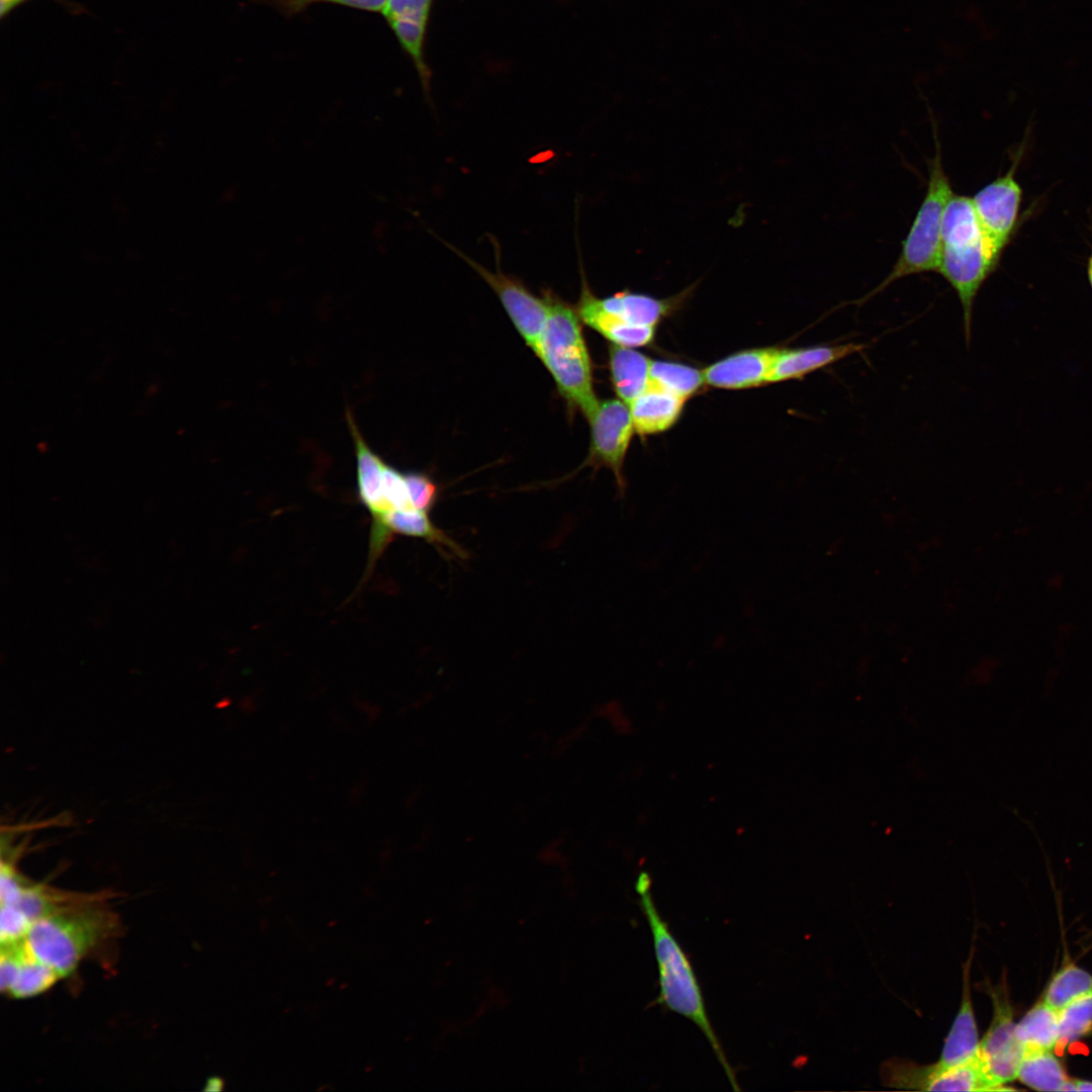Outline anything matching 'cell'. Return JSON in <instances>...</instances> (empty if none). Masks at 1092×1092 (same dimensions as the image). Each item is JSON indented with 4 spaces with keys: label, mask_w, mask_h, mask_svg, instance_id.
I'll list each match as a JSON object with an SVG mask.
<instances>
[{
    "label": "cell",
    "mask_w": 1092,
    "mask_h": 1092,
    "mask_svg": "<svg viewBox=\"0 0 1092 1092\" xmlns=\"http://www.w3.org/2000/svg\"><path fill=\"white\" fill-rule=\"evenodd\" d=\"M866 348L867 345L863 343L848 342L806 348L777 349L768 382L800 379L816 370L860 353Z\"/></svg>",
    "instance_id": "12"
},
{
    "label": "cell",
    "mask_w": 1092,
    "mask_h": 1092,
    "mask_svg": "<svg viewBox=\"0 0 1092 1092\" xmlns=\"http://www.w3.org/2000/svg\"><path fill=\"white\" fill-rule=\"evenodd\" d=\"M679 297L659 299L642 293L621 291L600 298V302L606 310L630 325L654 328L672 309Z\"/></svg>",
    "instance_id": "19"
},
{
    "label": "cell",
    "mask_w": 1092,
    "mask_h": 1092,
    "mask_svg": "<svg viewBox=\"0 0 1092 1092\" xmlns=\"http://www.w3.org/2000/svg\"><path fill=\"white\" fill-rule=\"evenodd\" d=\"M650 381L686 399L705 383L704 373L684 364L651 361Z\"/></svg>",
    "instance_id": "23"
},
{
    "label": "cell",
    "mask_w": 1092,
    "mask_h": 1092,
    "mask_svg": "<svg viewBox=\"0 0 1092 1092\" xmlns=\"http://www.w3.org/2000/svg\"><path fill=\"white\" fill-rule=\"evenodd\" d=\"M577 313L588 327L593 328L615 345L639 347L648 344L654 336V328L637 327L628 324L620 316L606 310L583 279Z\"/></svg>",
    "instance_id": "16"
},
{
    "label": "cell",
    "mask_w": 1092,
    "mask_h": 1092,
    "mask_svg": "<svg viewBox=\"0 0 1092 1092\" xmlns=\"http://www.w3.org/2000/svg\"><path fill=\"white\" fill-rule=\"evenodd\" d=\"M1075 1091H1092V1082L1073 1080Z\"/></svg>",
    "instance_id": "30"
},
{
    "label": "cell",
    "mask_w": 1092,
    "mask_h": 1092,
    "mask_svg": "<svg viewBox=\"0 0 1092 1092\" xmlns=\"http://www.w3.org/2000/svg\"><path fill=\"white\" fill-rule=\"evenodd\" d=\"M61 976L39 962L29 949L25 936L1 943V990L13 998L25 999L52 988Z\"/></svg>",
    "instance_id": "11"
},
{
    "label": "cell",
    "mask_w": 1092,
    "mask_h": 1092,
    "mask_svg": "<svg viewBox=\"0 0 1092 1092\" xmlns=\"http://www.w3.org/2000/svg\"><path fill=\"white\" fill-rule=\"evenodd\" d=\"M1086 272H1087V279H1088L1089 285H1090V287L1092 289V246H1091L1090 255H1089V257L1087 259Z\"/></svg>",
    "instance_id": "31"
},
{
    "label": "cell",
    "mask_w": 1092,
    "mask_h": 1092,
    "mask_svg": "<svg viewBox=\"0 0 1092 1092\" xmlns=\"http://www.w3.org/2000/svg\"><path fill=\"white\" fill-rule=\"evenodd\" d=\"M588 421L592 426L590 460L613 471L617 486L623 494V464L635 430L630 407L621 399H607L599 403Z\"/></svg>",
    "instance_id": "10"
},
{
    "label": "cell",
    "mask_w": 1092,
    "mask_h": 1092,
    "mask_svg": "<svg viewBox=\"0 0 1092 1092\" xmlns=\"http://www.w3.org/2000/svg\"><path fill=\"white\" fill-rule=\"evenodd\" d=\"M685 400L650 381L629 404L635 431L647 435L667 430L678 419Z\"/></svg>",
    "instance_id": "17"
},
{
    "label": "cell",
    "mask_w": 1092,
    "mask_h": 1092,
    "mask_svg": "<svg viewBox=\"0 0 1092 1092\" xmlns=\"http://www.w3.org/2000/svg\"><path fill=\"white\" fill-rule=\"evenodd\" d=\"M1015 1035L1024 1050L1052 1051L1059 1040L1058 1011L1039 1002L1015 1025Z\"/></svg>",
    "instance_id": "20"
},
{
    "label": "cell",
    "mask_w": 1092,
    "mask_h": 1092,
    "mask_svg": "<svg viewBox=\"0 0 1092 1092\" xmlns=\"http://www.w3.org/2000/svg\"><path fill=\"white\" fill-rule=\"evenodd\" d=\"M973 950L963 966V992L959 1011L944 1040L938 1059L944 1065L957 1066L972 1061L979 1054L980 1039L971 994Z\"/></svg>",
    "instance_id": "15"
},
{
    "label": "cell",
    "mask_w": 1092,
    "mask_h": 1092,
    "mask_svg": "<svg viewBox=\"0 0 1092 1092\" xmlns=\"http://www.w3.org/2000/svg\"><path fill=\"white\" fill-rule=\"evenodd\" d=\"M1002 255L984 234L971 197L953 193L943 214L936 272L958 295L967 344L972 336L975 300Z\"/></svg>",
    "instance_id": "2"
},
{
    "label": "cell",
    "mask_w": 1092,
    "mask_h": 1092,
    "mask_svg": "<svg viewBox=\"0 0 1092 1092\" xmlns=\"http://www.w3.org/2000/svg\"><path fill=\"white\" fill-rule=\"evenodd\" d=\"M776 348L752 349L730 355L708 366L705 382L727 389H741L768 381Z\"/></svg>",
    "instance_id": "13"
},
{
    "label": "cell",
    "mask_w": 1092,
    "mask_h": 1092,
    "mask_svg": "<svg viewBox=\"0 0 1092 1092\" xmlns=\"http://www.w3.org/2000/svg\"><path fill=\"white\" fill-rule=\"evenodd\" d=\"M1058 1013L1057 1045H1065L1087 1034L1092 1028V991L1076 998Z\"/></svg>",
    "instance_id": "25"
},
{
    "label": "cell",
    "mask_w": 1092,
    "mask_h": 1092,
    "mask_svg": "<svg viewBox=\"0 0 1092 1092\" xmlns=\"http://www.w3.org/2000/svg\"><path fill=\"white\" fill-rule=\"evenodd\" d=\"M650 364V359L630 347H611L612 382L617 395L628 405L649 386Z\"/></svg>",
    "instance_id": "18"
},
{
    "label": "cell",
    "mask_w": 1092,
    "mask_h": 1092,
    "mask_svg": "<svg viewBox=\"0 0 1092 1092\" xmlns=\"http://www.w3.org/2000/svg\"><path fill=\"white\" fill-rule=\"evenodd\" d=\"M275 8L286 17H292L316 3H332L359 10L382 13L388 0H252Z\"/></svg>",
    "instance_id": "26"
},
{
    "label": "cell",
    "mask_w": 1092,
    "mask_h": 1092,
    "mask_svg": "<svg viewBox=\"0 0 1092 1092\" xmlns=\"http://www.w3.org/2000/svg\"><path fill=\"white\" fill-rule=\"evenodd\" d=\"M382 481L385 496L393 510L414 509L404 474L384 463Z\"/></svg>",
    "instance_id": "28"
},
{
    "label": "cell",
    "mask_w": 1092,
    "mask_h": 1092,
    "mask_svg": "<svg viewBox=\"0 0 1092 1092\" xmlns=\"http://www.w3.org/2000/svg\"><path fill=\"white\" fill-rule=\"evenodd\" d=\"M994 1013L985 1036L980 1040L979 1054L985 1072L997 1090L1017 1078L1024 1046L1015 1035V1024L1005 985L991 988Z\"/></svg>",
    "instance_id": "8"
},
{
    "label": "cell",
    "mask_w": 1092,
    "mask_h": 1092,
    "mask_svg": "<svg viewBox=\"0 0 1092 1092\" xmlns=\"http://www.w3.org/2000/svg\"><path fill=\"white\" fill-rule=\"evenodd\" d=\"M884 1085L916 1091H994L980 1054L962 1065L947 1066L939 1061L920 1065L909 1059L893 1058L881 1067Z\"/></svg>",
    "instance_id": "6"
},
{
    "label": "cell",
    "mask_w": 1092,
    "mask_h": 1092,
    "mask_svg": "<svg viewBox=\"0 0 1092 1092\" xmlns=\"http://www.w3.org/2000/svg\"><path fill=\"white\" fill-rule=\"evenodd\" d=\"M449 247L470 265V267L474 269L493 289L516 329L527 345L536 354L547 318V304L545 299L535 296L521 282L504 274L499 269H497L496 272H492L467 257L456 248L452 246Z\"/></svg>",
    "instance_id": "9"
},
{
    "label": "cell",
    "mask_w": 1092,
    "mask_h": 1092,
    "mask_svg": "<svg viewBox=\"0 0 1092 1092\" xmlns=\"http://www.w3.org/2000/svg\"><path fill=\"white\" fill-rule=\"evenodd\" d=\"M1023 147L1006 173L997 177L971 197L986 237L1001 253L1011 243L1019 226L1022 188L1015 178Z\"/></svg>",
    "instance_id": "7"
},
{
    "label": "cell",
    "mask_w": 1092,
    "mask_h": 1092,
    "mask_svg": "<svg viewBox=\"0 0 1092 1092\" xmlns=\"http://www.w3.org/2000/svg\"><path fill=\"white\" fill-rule=\"evenodd\" d=\"M404 479L414 509L429 513L437 500L438 490L431 478L423 473L408 472Z\"/></svg>",
    "instance_id": "27"
},
{
    "label": "cell",
    "mask_w": 1092,
    "mask_h": 1092,
    "mask_svg": "<svg viewBox=\"0 0 1092 1092\" xmlns=\"http://www.w3.org/2000/svg\"><path fill=\"white\" fill-rule=\"evenodd\" d=\"M650 875L639 873L635 890L639 905L652 934L658 969L659 994L656 1003L691 1020L707 1038L717 1060L728 1077L731 1087L741 1090L736 1073L730 1065L707 1013L703 993L688 954L682 949L667 922L661 917L652 893Z\"/></svg>",
    "instance_id": "1"
},
{
    "label": "cell",
    "mask_w": 1092,
    "mask_h": 1092,
    "mask_svg": "<svg viewBox=\"0 0 1092 1092\" xmlns=\"http://www.w3.org/2000/svg\"><path fill=\"white\" fill-rule=\"evenodd\" d=\"M935 142V153L929 162L926 192L902 242L896 263L890 273L872 291L850 302L851 304L864 303L901 278L937 271L943 214L953 192L949 178L943 169L937 138Z\"/></svg>",
    "instance_id": "5"
},
{
    "label": "cell",
    "mask_w": 1092,
    "mask_h": 1092,
    "mask_svg": "<svg viewBox=\"0 0 1092 1092\" xmlns=\"http://www.w3.org/2000/svg\"><path fill=\"white\" fill-rule=\"evenodd\" d=\"M347 421L357 459L358 494L372 517V525L379 524L393 511L383 490L382 471L385 462L368 446L350 413L347 414Z\"/></svg>",
    "instance_id": "14"
},
{
    "label": "cell",
    "mask_w": 1092,
    "mask_h": 1092,
    "mask_svg": "<svg viewBox=\"0 0 1092 1092\" xmlns=\"http://www.w3.org/2000/svg\"><path fill=\"white\" fill-rule=\"evenodd\" d=\"M122 930L119 915L102 900L35 920L25 940L33 956L63 979L83 961L102 954Z\"/></svg>",
    "instance_id": "3"
},
{
    "label": "cell",
    "mask_w": 1092,
    "mask_h": 1092,
    "mask_svg": "<svg viewBox=\"0 0 1092 1092\" xmlns=\"http://www.w3.org/2000/svg\"><path fill=\"white\" fill-rule=\"evenodd\" d=\"M547 318L536 355L553 376L558 390L589 420L599 401L593 385L592 363L578 313L553 291H543Z\"/></svg>",
    "instance_id": "4"
},
{
    "label": "cell",
    "mask_w": 1092,
    "mask_h": 1092,
    "mask_svg": "<svg viewBox=\"0 0 1092 1092\" xmlns=\"http://www.w3.org/2000/svg\"><path fill=\"white\" fill-rule=\"evenodd\" d=\"M22 0H1V15L4 16L6 13L10 12Z\"/></svg>",
    "instance_id": "29"
},
{
    "label": "cell",
    "mask_w": 1092,
    "mask_h": 1092,
    "mask_svg": "<svg viewBox=\"0 0 1092 1092\" xmlns=\"http://www.w3.org/2000/svg\"><path fill=\"white\" fill-rule=\"evenodd\" d=\"M221 1085H222V1082H221V1080H220V1079H218V1078H211V1079L209 1080L208 1084H207V1088H206V1090H210V1091H212V1090H219V1089L221 1088Z\"/></svg>",
    "instance_id": "32"
},
{
    "label": "cell",
    "mask_w": 1092,
    "mask_h": 1092,
    "mask_svg": "<svg viewBox=\"0 0 1092 1092\" xmlns=\"http://www.w3.org/2000/svg\"><path fill=\"white\" fill-rule=\"evenodd\" d=\"M1092 991V976L1069 965L1062 969L1046 989L1044 1002L1058 1012L1076 998Z\"/></svg>",
    "instance_id": "24"
},
{
    "label": "cell",
    "mask_w": 1092,
    "mask_h": 1092,
    "mask_svg": "<svg viewBox=\"0 0 1092 1092\" xmlns=\"http://www.w3.org/2000/svg\"><path fill=\"white\" fill-rule=\"evenodd\" d=\"M391 535L422 538L429 543L449 548L459 556L463 550L430 520L428 513L416 509L393 510L381 521Z\"/></svg>",
    "instance_id": "22"
},
{
    "label": "cell",
    "mask_w": 1092,
    "mask_h": 1092,
    "mask_svg": "<svg viewBox=\"0 0 1092 1092\" xmlns=\"http://www.w3.org/2000/svg\"><path fill=\"white\" fill-rule=\"evenodd\" d=\"M1017 1078L1038 1091H1062L1068 1078L1051 1051L1024 1050Z\"/></svg>",
    "instance_id": "21"
}]
</instances>
